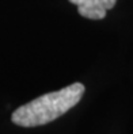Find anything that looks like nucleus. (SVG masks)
<instances>
[{
    "label": "nucleus",
    "mask_w": 133,
    "mask_h": 134,
    "mask_svg": "<svg viewBox=\"0 0 133 134\" xmlns=\"http://www.w3.org/2000/svg\"><path fill=\"white\" fill-rule=\"evenodd\" d=\"M83 93L84 85L82 83H73L60 91L45 93L18 107L12 113L11 119L22 127H35L50 123L75 107L80 102Z\"/></svg>",
    "instance_id": "obj_1"
},
{
    "label": "nucleus",
    "mask_w": 133,
    "mask_h": 134,
    "mask_svg": "<svg viewBox=\"0 0 133 134\" xmlns=\"http://www.w3.org/2000/svg\"><path fill=\"white\" fill-rule=\"evenodd\" d=\"M117 0H69L77 7L79 12L83 18L99 20L106 16V12L115 5Z\"/></svg>",
    "instance_id": "obj_2"
}]
</instances>
